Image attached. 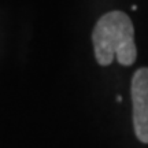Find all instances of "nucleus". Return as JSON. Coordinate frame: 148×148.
<instances>
[{"instance_id":"nucleus-1","label":"nucleus","mask_w":148,"mask_h":148,"mask_svg":"<svg viewBox=\"0 0 148 148\" xmlns=\"http://www.w3.org/2000/svg\"><path fill=\"white\" fill-rule=\"evenodd\" d=\"M92 41L95 58L101 66L111 64L114 58L123 66H130L136 60L133 23L122 11H111L101 16L95 25Z\"/></svg>"},{"instance_id":"nucleus-2","label":"nucleus","mask_w":148,"mask_h":148,"mask_svg":"<svg viewBox=\"0 0 148 148\" xmlns=\"http://www.w3.org/2000/svg\"><path fill=\"white\" fill-rule=\"evenodd\" d=\"M133 125L137 138L141 143H148V70L138 69L132 78Z\"/></svg>"},{"instance_id":"nucleus-3","label":"nucleus","mask_w":148,"mask_h":148,"mask_svg":"<svg viewBox=\"0 0 148 148\" xmlns=\"http://www.w3.org/2000/svg\"><path fill=\"white\" fill-rule=\"evenodd\" d=\"M116 101H118V103H119V101H122V96H116Z\"/></svg>"}]
</instances>
